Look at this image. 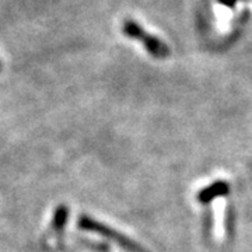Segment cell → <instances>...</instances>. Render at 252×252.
<instances>
[{
    "instance_id": "cell-1",
    "label": "cell",
    "mask_w": 252,
    "mask_h": 252,
    "mask_svg": "<svg viewBox=\"0 0 252 252\" xmlns=\"http://www.w3.org/2000/svg\"><path fill=\"white\" fill-rule=\"evenodd\" d=\"M122 32L127 38L142 42L144 48H146V51L152 56L157 58V59H164V58L170 56V54H171L170 48L164 41H161L158 36L146 32L144 28L139 23H136L135 20L126 18L124 24H122Z\"/></svg>"
},
{
    "instance_id": "cell-2",
    "label": "cell",
    "mask_w": 252,
    "mask_h": 252,
    "mask_svg": "<svg viewBox=\"0 0 252 252\" xmlns=\"http://www.w3.org/2000/svg\"><path fill=\"white\" fill-rule=\"evenodd\" d=\"M69 206L67 205H59V206L55 209L54 216H52V221L49 224L48 228V234L51 237H56V238H61L64 233V228L67 224V220H69Z\"/></svg>"
},
{
    "instance_id": "cell-3",
    "label": "cell",
    "mask_w": 252,
    "mask_h": 252,
    "mask_svg": "<svg viewBox=\"0 0 252 252\" xmlns=\"http://www.w3.org/2000/svg\"><path fill=\"white\" fill-rule=\"evenodd\" d=\"M219 3H221L223 6H225V7H235V4L238 3V1H244V0H217Z\"/></svg>"
},
{
    "instance_id": "cell-4",
    "label": "cell",
    "mask_w": 252,
    "mask_h": 252,
    "mask_svg": "<svg viewBox=\"0 0 252 252\" xmlns=\"http://www.w3.org/2000/svg\"><path fill=\"white\" fill-rule=\"evenodd\" d=\"M0 69H1V64H0Z\"/></svg>"
}]
</instances>
